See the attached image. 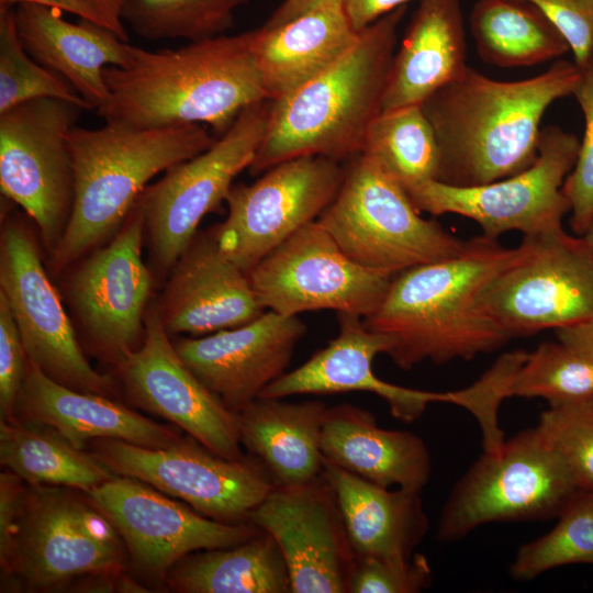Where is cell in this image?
Listing matches in <instances>:
<instances>
[{
    "mask_svg": "<svg viewBox=\"0 0 593 593\" xmlns=\"http://www.w3.org/2000/svg\"><path fill=\"white\" fill-rule=\"evenodd\" d=\"M533 247L529 237L516 248H505L497 238L474 236L456 256L394 276L383 301L363 323L389 339L385 355L402 370L492 353L511 337L482 312L479 298L497 273Z\"/></svg>",
    "mask_w": 593,
    "mask_h": 593,
    "instance_id": "6da1fadb",
    "label": "cell"
},
{
    "mask_svg": "<svg viewBox=\"0 0 593 593\" xmlns=\"http://www.w3.org/2000/svg\"><path fill=\"white\" fill-rule=\"evenodd\" d=\"M579 77V67L567 59L512 81L468 66L421 104L439 148L437 181L473 187L530 167L538 157L545 112L572 94Z\"/></svg>",
    "mask_w": 593,
    "mask_h": 593,
    "instance_id": "7a4b0ae2",
    "label": "cell"
},
{
    "mask_svg": "<svg viewBox=\"0 0 593 593\" xmlns=\"http://www.w3.org/2000/svg\"><path fill=\"white\" fill-rule=\"evenodd\" d=\"M256 30L157 52L128 44L125 66H107L105 123L135 128L206 124L224 134L247 107L268 100L253 49Z\"/></svg>",
    "mask_w": 593,
    "mask_h": 593,
    "instance_id": "3957f363",
    "label": "cell"
},
{
    "mask_svg": "<svg viewBox=\"0 0 593 593\" xmlns=\"http://www.w3.org/2000/svg\"><path fill=\"white\" fill-rule=\"evenodd\" d=\"M407 4L359 32L333 65L288 96L270 101L265 137L248 170L251 175L296 157L335 160L361 153L366 133L381 112Z\"/></svg>",
    "mask_w": 593,
    "mask_h": 593,
    "instance_id": "277c9868",
    "label": "cell"
},
{
    "mask_svg": "<svg viewBox=\"0 0 593 593\" xmlns=\"http://www.w3.org/2000/svg\"><path fill=\"white\" fill-rule=\"evenodd\" d=\"M216 137L201 124L135 128L105 123L67 134L75 198L66 231L48 258L60 275L108 243L121 228L148 181L208 149Z\"/></svg>",
    "mask_w": 593,
    "mask_h": 593,
    "instance_id": "5b68a950",
    "label": "cell"
},
{
    "mask_svg": "<svg viewBox=\"0 0 593 593\" xmlns=\"http://www.w3.org/2000/svg\"><path fill=\"white\" fill-rule=\"evenodd\" d=\"M317 221L354 261L393 276L456 256L465 245L436 220L422 217L405 189L361 154Z\"/></svg>",
    "mask_w": 593,
    "mask_h": 593,
    "instance_id": "8992f818",
    "label": "cell"
},
{
    "mask_svg": "<svg viewBox=\"0 0 593 593\" xmlns=\"http://www.w3.org/2000/svg\"><path fill=\"white\" fill-rule=\"evenodd\" d=\"M579 490L571 472L537 427L495 451H483L450 490L436 536L451 542L496 522L556 518Z\"/></svg>",
    "mask_w": 593,
    "mask_h": 593,
    "instance_id": "52a82bcc",
    "label": "cell"
},
{
    "mask_svg": "<svg viewBox=\"0 0 593 593\" xmlns=\"http://www.w3.org/2000/svg\"><path fill=\"white\" fill-rule=\"evenodd\" d=\"M270 101L244 109L204 152L176 164L137 199L154 276L166 277L187 249L202 219L216 211L234 179L253 164L265 137Z\"/></svg>",
    "mask_w": 593,
    "mask_h": 593,
    "instance_id": "ba28073f",
    "label": "cell"
},
{
    "mask_svg": "<svg viewBox=\"0 0 593 593\" xmlns=\"http://www.w3.org/2000/svg\"><path fill=\"white\" fill-rule=\"evenodd\" d=\"M128 561L120 534L87 493L29 485L13 574L4 589L67 591L80 577L122 572Z\"/></svg>",
    "mask_w": 593,
    "mask_h": 593,
    "instance_id": "9c48e42d",
    "label": "cell"
},
{
    "mask_svg": "<svg viewBox=\"0 0 593 593\" xmlns=\"http://www.w3.org/2000/svg\"><path fill=\"white\" fill-rule=\"evenodd\" d=\"M0 232V293L18 326L27 360L52 380L114 398L116 383L87 360L74 324L42 259L34 228L11 206Z\"/></svg>",
    "mask_w": 593,
    "mask_h": 593,
    "instance_id": "30bf717a",
    "label": "cell"
},
{
    "mask_svg": "<svg viewBox=\"0 0 593 593\" xmlns=\"http://www.w3.org/2000/svg\"><path fill=\"white\" fill-rule=\"evenodd\" d=\"M80 105L42 98L0 114V188L35 225L51 256L68 225L75 178L67 134Z\"/></svg>",
    "mask_w": 593,
    "mask_h": 593,
    "instance_id": "8fae6325",
    "label": "cell"
},
{
    "mask_svg": "<svg viewBox=\"0 0 593 593\" xmlns=\"http://www.w3.org/2000/svg\"><path fill=\"white\" fill-rule=\"evenodd\" d=\"M580 149L579 137L558 125L541 128L538 157L522 172L490 183L456 187L430 180L405 190L419 212L457 214L492 238L511 231L536 236L562 228L570 212L563 184Z\"/></svg>",
    "mask_w": 593,
    "mask_h": 593,
    "instance_id": "7c38bea8",
    "label": "cell"
},
{
    "mask_svg": "<svg viewBox=\"0 0 593 593\" xmlns=\"http://www.w3.org/2000/svg\"><path fill=\"white\" fill-rule=\"evenodd\" d=\"M145 223L137 202L119 232L66 268L67 303L90 350L113 366L137 349L156 281L144 264Z\"/></svg>",
    "mask_w": 593,
    "mask_h": 593,
    "instance_id": "4fadbf2b",
    "label": "cell"
},
{
    "mask_svg": "<svg viewBox=\"0 0 593 593\" xmlns=\"http://www.w3.org/2000/svg\"><path fill=\"white\" fill-rule=\"evenodd\" d=\"M528 256L484 288L482 312L511 338L593 318V246L563 227L536 236Z\"/></svg>",
    "mask_w": 593,
    "mask_h": 593,
    "instance_id": "5bb4252c",
    "label": "cell"
},
{
    "mask_svg": "<svg viewBox=\"0 0 593 593\" xmlns=\"http://www.w3.org/2000/svg\"><path fill=\"white\" fill-rule=\"evenodd\" d=\"M88 447L114 474L143 481L223 523H249V513L275 486L262 466L226 459L189 435L161 448L107 438Z\"/></svg>",
    "mask_w": 593,
    "mask_h": 593,
    "instance_id": "9a60e30c",
    "label": "cell"
},
{
    "mask_svg": "<svg viewBox=\"0 0 593 593\" xmlns=\"http://www.w3.org/2000/svg\"><path fill=\"white\" fill-rule=\"evenodd\" d=\"M247 275L265 310L288 316L333 310L362 318L379 307L394 277L354 261L317 220L296 231Z\"/></svg>",
    "mask_w": 593,
    "mask_h": 593,
    "instance_id": "2e32d148",
    "label": "cell"
},
{
    "mask_svg": "<svg viewBox=\"0 0 593 593\" xmlns=\"http://www.w3.org/2000/svg\"><path fill=\"white\" fill-rule=\"evenodd\" d=\"M346 175L339 160L302 156L282 161L251 184L233 186L226 219L211 230L220 249L248 273L329 206Z\"/></svg>",
    "mask_w": 593,
    "mask_h": 593,
    "instance_id": "e0dca14e",
    "label": "cell"
},
{
    "mask_svg": "<svg viewBox=\"0 0 593 593\" xmlns=\"http://www.w3.org/2000/svg\"><path fill=\"white\" fill-rule=\"evenodd\" d=\"M87 494L120 534L134 570L154 583L191 552L233 547L261 532L209 518L130 477L115 475Z\"/></svg>",
    "mask_w": 593,
    "mask_h": 593,
    "instance_id": "ac0fdd59",
    "label": "cell"
},
{
    "mask_svg": "<svg viewBox=\"0 0 593 593\" xmlns=\"http://www.w3.org/2000/svg\"><path fill=\"white\" fill-rule=\"evenodd\" d=\"M127 400L160 416L230 460H245L237 418L186 366L167 333L156 300L139 347L114 365Z\"/></svg>",
    "mask_w": 593,
    "mask_h": 593,
    "instance_id": "d6986e66",
    "label": "cell"
},
{
    "mask_svg": "<svg viewBox=\"0 0 593 593\" xmlns=\"http://www.w3.org/2000/svg\"><path fill=\"white\" fill-rule=\"evenodd\" d=\"M269 534L287 563L291 593H348L356 553L334 489L321 473L275 485L248 516Z\"/></svg>",
    "mask_w": 593,
    "mask_h": 593,
    "instance_id": "ffe728a7",
    "label": "cell"
},
{
    "mask_svg": "<svg viewBox=\"0 0 593 593\" xmlns=\"http://www.w3.org/2000/svg\"><path fill=\"white\" fill-rule=\"evenodd\" d=\"M305 333L306 326L298 316L268 310L244 325L172 343L195 377L236 412L287 372Z\"/></svg>",
    "mask_w": 593,
    "mask_h": 593,
    "instance_id": "44dd1931",
    "label": "cell"
},
{
    "mask_svg": "<svg viewBox=\"0 0 593 593\" xmlns=\"http://www.w3.org/2000/svg\"><path fill=\"white\" fill-rule=\"evenodd\" d=\"M337 314L338 335L300 367L287 371L267 385L259 396L370 392L381 398L388 404L391 415L404 423L418 419L432 403H451L459 406V390L423 391L378 378L372 362L377 355L388 353L389 339L367 328L361 316Z\"/></svg>",
    "mask_w": 593,
    "mask_h": 593,
    "instance_id": "7402d4cb",
    "label": "cell"
},
{
    "mask_svg": "<svg viewBox=\"0 0 593 593\" xmlns=\"http://www.w3.org/2000/svg\"><path fill=\"white\" fill-rule=\"evenodd\" d=\"M168 277L156 304L170 337L234 328L266 311L248 275L223 254L212 230L195 234Z\"/></svg>",
    "mask_w": 593,
    "mask_h": 593,
    "instance_id": "603a6c76",
    "label": "cell"
},
{
    "mask_svg": "<svg viewBox=\"0 0 593 593\" xmlns=\"http://www.w3.org/2000/svg\"><path fill=\"white\" fill-rule=\"evenodd\" d=\"M15 418L49 427L78 449L94 439H119L161 448L180 440L175 429L156 423L113 398L74 390L27 360Z\"/></svg>",
    "mask_w": 593,
    "mask_h": 593,
    "instance_id": "cb8c5ba5",
    "label": "cell"
},
{
    "mask_svg": "<svg viewBox=\"0 0 593 593\" xmlns=\"http://www.w3.org/2000/svg\"><path fill=\"white\" fill-rule=\"evenodd\" d=\"M15 20L29 55L63 77L90 110H98L108 101L103 68L126 65L127 43L94 23H70L59 10L34 2L18 3Z\"/></svg>",
    "mask_w": 593,
    "mask_h": 593,
    "instance_id": "d4e9b609",
    "label": "cell"
},
{
    "mask_svg": "<svg viewBox=\"0 0 593 593\" xmlns=\"http://www.w3.org/2000/svg\"><path fill=\"white\" fill-rule=\"evenodd\" d=\"M323 458L376 484L422 492L432 475L425 441L409 430L385 429L372 413L343 403L326 411Z\"/></svg>",
    "mask_w": 593,
    "mask_h": 593,
    "instance_id": "484cf974",
    "label": "cell"
},
{
    "mask_svg": "<svg viewBox=\"0 0 593 593\" xmlns=\"http://www.w3.org/2000/svg\"><path fill=\"white\" fill-rule=\"evenodd\" d=\"M467 67L459 0H421L395 51L381 111L421 105Z\"/></svg>",
    "mask_w": 593,
    "mask_h": 593,
    "instance_id": "4316f807",
    "label": "cell"
},
{
    "mask_svg": "<svg viewBox=\"0 0 593 593\" xmlns=\"http://www.w3.org/2000/svg\"><path fill=\"white\" fill-rule=\"evenodd\" d=\"M358 35L343 0H324L284 24L256 29L253 49L268 100L281 99L320 75Z\"/></svg>",
    "mask_w": 593,
    "mask_h": 593,
    "instance_id": "83f0119b",
    "label": "cell"
},
{
    "mask_svg": "<svg viewBox=\"0 0 593 593\" xmlns=\"http://www.w3.org/2000/svg\"><path fill=\"white\" fill-rule=\"evenodd\" d=\"M322 474L335 491L356 557H411L427 535L421 492L390 490L324 458Z\"/></svg>",
    "mask_w": 593,
    "mask_h": 593,
    "instance_id": "f1b7e54d",
    "label": "cell"
},
{
    "mask_svg": "<svg viewBox=\"0 0 593 593\" xmlns=\"http://www.w3.org/2000/svg\"><path fill=\"white\" fill-rule=\"evenodd\" d=\"M327 409L318 400L258 396L235 412L240 444L260 460L275 485L309 482L322 473Z\"/></svg>",
    "mask_w": 593,
    "mask_h": 593,
    "instance_id": "f546056e",
    "label": "cell"
},
{
    "mask_svg": "<svg viewBox=\"0 0 593 593\" xmlns=\"http://www.w3.org/2000/svg\"><path fill=\"white\" fill-rule=\"evenodd\" d=\"M165 583L179 593H291L283 556L264 530L233 547L184 556L170 568Z\"/></svg>",
    "mask_w": 593,
    "mask_h": 593,
    "instance_id": "4dcf8cb0",
    "label": "cell"
},
{
    "mask_svg": "<svg viewBox=\"0 0 593 593\" xmlns=\"http://www.w3.org/2000/svg\"><path fill=\"white\" fill-rule=\"evenodd\" d=\"M469 26L481 60L496 67H529L570 52L557 27L527 1L477 0Z\"/></svg>",
    "mask_w": 593,
    "mask_h": 593,
    "instance_id": "1f68e13d",
    "label": "cell"
},
{
    "mask_svg": "<svg viewBox=\"0 0 593 593\" xmlns=\"http://www.w3.org/2000/svg\"><path fill=\"white\" fill-rule=\"evenodd\" d=\"M0 462L29 485L71 488L89 493L114 474L87 449H78L54 429L0 422Z\"/></svg>",
    "mask_w": 593,
    "mask_h": 593,
    "instance_id": "d6a6232c",
    "label": "cell"
},
{
    "mask_svg": "<svg viewBox=\"0 0 593 593\" xmlns=\"http://www.w3.org/2000/svg\"><path fill=\"white\" fill-rule=\"evenodd\" d=\"M360 154L405 190L437 180L439 148L421 105L381 111L368 127Z\"/></svg>",
    "mask_w": 593,
    "mask_h": 593,
    "instance_id": "836d02e7",
    "label": "cell"
},
{
    "mask_svg": "<svg viewBox=\"0 0 593 593\" xmlns=\"http://www.w3.org/2000/svg\"><path fill=\"white\" fill-rule=\"evenodd\" d=\"M506 395L545 399L550 407L593 398V359L559 340L544 342L515 367Z\"/></svg>",
    "mask_w": 593,
    "mask_h": 593,
    "instance_id": "e575fe53",
    "label": "cell"
},
{
    "mask_svg": "<svg viewBox=\"0 0 593 593\" xmlns=\"http://www.w3.org/2000/svg\"><path fill=\"white\" fill-rule=\"evenodd\" d=\"M556 518L552 529L517 549L510 566L516 581L568 564L593 566V490L579 489Z\"/></svg>",
    "mask_w": 593,
    "mask_h": 593,
    "instance_id": "d590c367",
    "label": "cell"
},
{
    "mask_svg": "<svg viewBox=\"0 0 593 593\" xmlns=\"http://www.w3.org/2000/svg\"><path fill=\"white\" fill-rule=\"evenodd\" d=\"M247 0H123V20L148 41L223 35Z\"/></svg>",
    "mask_w": 593,
    "mask_h": 593,
    "instance_id": "8d00e7d4",
    "label": "cell"
},
{
    "mask_svg": "<svg viewBox=\"0 0 593 593\" xmlns=\"http://www.w3.org/2000/svg\"><path fill=\"white\" fill-rule=\"evenodd\" d=\"M42 98L60 99L90 110L63 77L29 55L18 34L15 9L0 7V114Z\"/></svg>",
    "mask_w": 593,
    "mask_h": 593,
    "instance_id": "74e56055",
    "label": "cell"
},
{
    "mask_svg": "<svg viewBox=\"0 0 593 593\" xmlns=\"http://www.w3.org/2000/svg\"><path fill=\"white\" fill-rule=\"evenodd\" d=\"M536 427L564 461L577 486L593 490V398L549 406Z\"/></svg>",
    "mask_w": 593,
    "mask_h": 593,
    "instance_id": "f35d334b",
    "label": "cell"
},
{
    "mask_svg": "<svg viewBox=\"0 0 593 593\" xmlns=\"http://www.w3.org/2000/svg\"><path fill=\"white\" fill-rule=\"evenodd\" d=\"M579 70L572 96L583 113L584 133L563 192L570 203L571 228L575 235L583 236L593 220V55Z\"/></svg>",
    "mask_w": 593,
    "mask_h": 593,
    "instance_id": "ab89813d",
    "label": "cell"
},
{
    "mask_svg": "<svg viewBox=\"0 0 593 593\" xmlns=\"http://www.w3.org/2000/svg\"><path fill=\"white\" fill-rule=\"evenodd\" d=\"M433 571L427 558L356 557L349 593H419L432 586Z\"/></svg>",
    "mask_w": 593,
    "mask_h": 593,
    "instance_id": "60d3db41",
    "label": "cell"
},
{
    "mask_svg": "<svg viewBox=\"0 0 593 593\" xmlns=\"http://www.w3.org/2000/svg\"><path fill=\"white\" fill-rule=\"evenodd\" d=\"M26 353L5 298L0 293V416L15 419L18 398L25 379Z\"/></svg>",
    "mask_w": 593,
    "mask_h": 593,
    "instance_id": "b9f144b4",
    "label": "cell"
},
{
    "mask_svg": "<svg viewBox=\"0 0 593 593\" xmlns=\"http://www.w3.org/2000/svg\"><path fill=\"white\" fill-rule=\"evenodd\" d=\"M538 8L562 34L578 67L593 55V0H523Z\"/></svg>",
    "mask_w": 593,
    "mask_h": 593,
    "instance_id": "7bdbcfd3",
    "label": "cell"
},
{
    "mask_svg": "<svg viewBox=\"0 0 593 593\" xmlns=\"http://www.w3.org/2000/svg\"><path fill=\"white\" fill-rule=\"evenodd\" d=\"M29 484L11 471L0 474V567L1 589L13 574L16 540ZM1 590V591H2Z\"/></svg>",
    "mask_w": 593,
    "mask_h": 593,
    "instance_id": "ee69618b",
    "label": "cell"
},
{
    "mask_svg": "<svg viewBox=\"0 0 593 593\" xmlns=\"http://www.w3.org/2000/svg\"><path fill=\"white\" fill-rule=\"evenodd\" d=\"M21 2H34L76 14L81 20L109 30L121 41H128L123 24V0H3L0 7H13Z\"/></svg>",
    "mask_w": 593,
    "mask_h": 593,
    "instance_id": "f6af8a7d",
    "label": "cell"
},
{
    "mask_svg": "<svg viewBox=\"0 0 593 593\" xmlns=\"http://www.w3.org/2000/svg\"><path fill=\"white\" fill-rule=\"evenodd\" d=\"M410 0H343L351 25L362 31L384 14L405 5Z\"/></svg>",
    "mask_w": 593,
    "mask_h": 593,
    "instance_id": "bcb514c9",
    "label": "cell"
},
{
    "mask_svg": "<svg viewBox=\"0 0 593 593\" xmlns=\"http://www.w3.org/2000/svg\"><path fill=\"white\" fill-rule=\"evenodd\" d=\"M556 334L559 342L593 359V318L556 329Z\"/></svg>",
    "mask_w": 593,
    "mask_h": 593,
    "instance_id": "7dc6e473",
    "label": "cell"
},
{
    "mask_svg": "<svg viewBox=\"0 0 593 593\" xmlns=\"http://www.w3.org/2000/svg\"><path fill=\"white\" fill-rule=\"evenodd\" d=\"M322 1L324 0H283L262 26L271 29L284 24L305 13Z\"/></svg>",
    "mask_w": 593,
    "mask_h": 593,
    "instance_id": "c3c4849f",
    "label": "cell"
},
{
    "mask_svg": "<svg viewBox=\"0 0 593 593\" xmlns=\"http://www.w3.org/2000/svg\"><path fill=\"white\" fill-rule=\"evenodd\" d=\"M586 240L593 246V220L588 228L586 233L583 235Z\"/></svg>",
    "mask_w": 593,
    "mask_h": 593,
    "instance_id": "681fc988",
    "label": "cell"
},
{
    "mask_svg": "<svg viewBox=\"0 0 593 593\" xmlns=\"http://www.w3.org/2000/svg\"><path fill=\"white\" fill-rule=\"evenodd\" d=\"M0 1H3V0H0Z\"/></svg>",
    "mask_w": 593,
    "mask_h": 593,
    "instance_id": "f907efd6",
    "label": "cell"
}]
</instances>
